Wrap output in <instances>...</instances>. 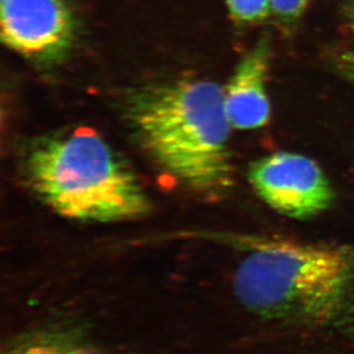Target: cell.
I'll return each mask as SVG.
<instances>
[{
    "mask_svg": "<svg viewBox=\"0 0 354 354\" xmlns=\"http://www.w3.org/2000/svg\"><path fill=\"white\" fill-rule=\"evenodd\" d=\"M233 290L265 320L342 329L354 326V245L245 237Z\"/></svg>",
    "mask_w": 354,
    "mask_h": 354,
    "instance_id": "1",
    "label": "cell"
},
{
    "mask_svg": "<svg viewBox=\"0 0 354 354\" xmlns=\"http://www.w3.org/2000/svg\"><path fill=\"white\" fill-rule=\"evenodd\" d=\"M224 97L214 82L181 80L142 87L125 106L149 156L186 187L211 197L234 185Z\"/></svg>",
    "mask_w": 354,
    "mask_h": 354,
    "instance_id": "2",
    "label": "cell"
},
{
    "mask_svg": "<svg viewBox=\"0 0 354 354\" xmlns=\"http://www.w3.org/2000/svg\"><path fill=\"white\" fill-rule=\"evenodd\" d=\"M22 172L46 207L74 221H130L151 209L133 171L86 127L35 141L24 154Z\"/></svg>",
    "mask_w": 354,
    "mask_h": 354,
    "instance_id": "3",
    "label": "cell"
},
{
    "mask_svg": "<svg viewBox=\"0 0 354 354\" xmlns=\"http://www.w3.org/2000/svg\"><path fill=\"white\" fill-rule=\"evenodd\" d=\"M248 179L268 207L291 219L317 217L336 197L320 165L297 153L277 151L259 158L249 167Z\"/></svg>",
    "mask_w": 354,
    "mask_h": 354,
    "instance_id": "4",
    "label": "cell"
},
{
    "mask_svg": "<svg viewBox=\"0 0 354 354\" xmlns=\"http://www.w3.org/2000/svg\"><path fill=\"white\" fill-rule=\"evenodd\" d=\"M1 39L35 60H53L74 41V14L64 0H1Z\"/></svg>",
    "mask_w": 354,
    "mask_h": 354,
    "instance_id": "5",
    "label": "cell"
},
{
    "mask_svg": "<svg viewBox=\"0 0 354 354\" xmlns=\"http://www.w3.org/2000/svg\"><path fill=\"white\" fill-rule=\"evenodd\" d=\"M271 61V45L261 38L241 60L224 88L225 109L232 127L239 130L261 129L271 118L266 91V76Z\"/></svg>",
    "mask_w": 354,
    "mask_h": 354,
    "instance_id": "6",
    "label": "cell"
},
{
    "mask_svg": "<svg viewBox=\"0 0 354 354\" xmlns=\"http://www.w3.org/2000/svg\"><path fill=\"white\" fill-rule=\"evenodd\" d=\"M232 17L239 22L254 24L271 13L270 0H226Z\"/></svg>",
    "mask_w": 354,
    "mask_h": 354,
    "instance_id": "7",
    "label": "cell"
},
{
    "mask_svg": "<svg viewBox=\"0 0 354 354\" xmlns=\"http://www.w3.org/2000/svg\"><path fill=\"white\" fill-rule=\"evenodd\" d=\"M67 350L54 338L38 337L17 345L7 354H67Z\"/></svg>",
    "mask_w": 354,
    "mask_h": 354,
    "instance_id": "8",
    "label": "cell"
},
{
    "mask_svg": "<svg viewBox=\"0 0 354 354\" xmlns=\"http://www.w3.org/2000/svg\"><path fill=\"white\" fill-rule=\"evenodd\" d=\"M271 12L279 17L284 24L291 26L297 24L308 10L310 0H270Z\"/></svg>",
    "mask_w": 354,
    "mask_h": 354,
    "instance_id": "9",
    "label": "cell"
},
{
    "mask_svg": "<svg viewBox=\"0 0 354 354\" xmlns=\"http://www.w3.org/2000/svg\"><path fill=\"white\" fill-rule=\"evenodd\" d=\"M339 68L354 84V52H348L339 57Z\"/></svg>",
    "mask_w": 354,
    "mask_h": 354,
    "instance_id": "10",
    "label": "cell"
},
{
    "mask_svg": "<svg viewBox=\"0 0 354 354\" xmlns=\"http://www.w3.org/2000/svg\"><path fill=\"white\" fill-rule=\"evenodd\" d=\"M342 13L354 36V0H345L342 5Z\"/></svg>",
    "mask_w": 354,
    "mask_h": 354,
    "instance_id": "11",
    "label": "cell"
},
{
    "mask_svg": "<svg viewBox=\"0 0 354 354\" xmlns=\"http://www.w3.org/2000/svg\"><path fill=\"white\" fill-rule=\"evenodd\" d=\"M67 354H101L100 352L95 351L93 348H68Z\"/></svg>",
    "mask_w": 354,
    "mask_h": 354,
    "instance_id": "12",
    "label": "cell"
}]
</instances>
